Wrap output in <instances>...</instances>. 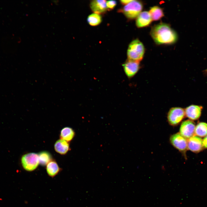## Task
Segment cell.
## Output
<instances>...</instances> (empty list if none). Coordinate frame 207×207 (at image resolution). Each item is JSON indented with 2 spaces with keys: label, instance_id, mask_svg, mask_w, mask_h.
<instances>
[{
  "label": "cell",
  "instance_id": "11",
  "mask_svg": "<svg viewBox=\"0 0 207 207\" xmlns=\"http://www.w3.org/2000/svg\"><path fill=\"white\" fill-rule=\"evenodd\" d=\"M202 108L200 106L192 105L187 107L185 110V115L190 119L195 120L200 116Z\"/></svg>",
  "mask_w": 207,
  "mask_h": 207
},
{
  "label": "cell",
  "instance_id": "5",
  "mask_svg": "<svg viewBox=\"0 0 207 207\" xmlns=\"http://www.w3.org/2000/svg\"><path fill=\"white\" fill-rule=\"evenodd\" d=\"M185 116L183 109L179 107H173L170 109L168 112V122L172 126H177Z\"/></svg>",
  "mask_w": 207,
  "mask_h": 207
},
{
  "label": "cell",
  "instance_id": "13",
  "mask_svg": "<svg viewBox=\"0 0 207 207\" xmlns=\"http://www.w3.org/2000/svg\"><path fill=\"white\" fill-rule=\"evenodd\" d=\"M54 148L57 153L61 155H65L70 150L69 144L67 141L60 139L55 142Z\"/></svg>",
  "mask_w": 207,
  "mask_h": 207
},
{
  "label": "cell",
  "instance_id": "9",
  "mask_svg": "<svg viewBox=\"0 0 207 207\" xmlns=\"http://www.w3.org/2000/svg\"><path fill=\"white\" fill-rule=\"evenodd\" d=\"M187 148L192 152L198 153L203 148L202 139L199 137L194 135L187 141Z\"/></svg>",
  "mask_w": 207,
  "mask_h": 207
},
{
  "label": "cell",
  "instance_id": "22",
  "mask_svg": "<svg viewBox=\"0 0 207 207\" xmlns=\"http://www.w3.org/2000/svg\"><path fill=\"white\" fill-rule=\"evenodd\" d=\"M131 0H121L120 1V3L123 5H126L131 1Z\"/></svg>",
  "mask_w": 207,
  "mask_h": 207
},
{
  "label": "cell",
  "instance_id": "2",
  "mask_svg": "<svg viewBox=\"0 0 207 207\" xmlns=\"http://www.w3.org/2000/svg\"><path fill=\"white\" fill-rule=\"evenodd\" d=\"M144 53L145 48L142 43L138 39H135L129 45L127 51L128 60L140 62Z\"/></svg>",
  "mask_w": 207,
  "mask_h": 207
},
{
  "label": "cell",
  "instance_id": "10",
  "mask_svg": "<svg viewBox=\"0 0 207 207\" xmlns=\"http://www.w3.org/2000/svg\"><path fill=\"white\" fill-rule=\"evenodd\" d=\"M152 20L149 12L143 11L141 12L137 17L136 25L138 28L144 27L149 25Z\"/></svg>",
  "mask_w": 207,
  "mask_h": 207
},
{
  "label": "cell",
  "instance_id": "20",
  "mask_svg": "<svg viewBox=\"0 0 207 207\" xmlns=\"http://www.w3.org/2000/svg\"><path fill=\"white\" fill-rule=\"evenodd\" d=\"M117 4L116 1L110 0L106 1V5L107 9L110 10L113 9Z\"/></svg>",
  "mask_w": 207,
  "mask_h": 207
},
{
  "label": "cell",
  "instance_id": "8",
  "mask_svg": "<svg viewBox=\"0 0 207 207\" xmlns=\"http://www.w3.org/2000/svg\"><path fill=\"white\" fill-rule=\"evenodd\" d=\"M125 74L129 78L133 77L140 69L139 62L128 60L122 65Z\"/></svg>",
  "mask_w": 207,
  "mask_h": 207
},
{
  "label": "cell",
  "instance_id": "12",
  "mask_svg": "<svg viewBox=\"0 0 207 207\" xmlns=\"http://www.w3.org/2000/svg\"><path fill=\"white\" fill-rule=\"evenodd\" d=\"M106 0H94L90 3V7L94 13L99 14H103L107 10Z\"/></svg>",
  "mask_w": 207,
  "mask_h": 207
},
{
  "label": "cell",
  "instance_id": "17",
  "mask_svg": "<svg viewBox=\"0 0 207 207\" xmlns=\"http://www.w3.org/2000/svg\"><path fill=\"white\" fill-rule=\"evenodd\" d=\"M39 163L43 166H46L52 159V156L48 152L43 151L41 152L38 154Z\"/></svg>",
  "mask_w": 207,
  "mask_h": 207
},
{
  "label": "cell",
  "instance_id": "7",
  "mask_svg": "<svg viewBox=\"0 0 207 207\" xmlns=\"http://www.w3.org/2000/svg\"><path fill=\"white\" fill-rule=\"evenodd\" d=\"M195 126L194 122L190 120L183 122L180 128V134L188 139L194 135Z\"/></svg>",
  "mask_w": 207,
  "mask_h": 207
},
{
  "label": "cell",
  "instance_id": "23",
  "mask_svg": "<svg viewBox=\"0 0 207 207\" xmlns=\"http://www.w3.org/2000/svg\"><path fill=\"white\" fill-rule=\"evenodd\" d=\"M206 72H207V69H206Z\"/></svg>",
  "mask_w": 207,
  "mask_h": 207
},
{
  "label": "cell",
  "instance_id": "16",
  "mask_svg": "<svg viewBox=\"0 0 207 207\" xmlns=\"http://www.w3.org/2000/svg\"><path fill=\"white\" fill-rule=\"evenodd\" d=\"M152 20L157 21L160 20L164 16L162 9L160 7L156 6L151 7L149 12Z\"/></svg>",
  "mask_w": 207,
  "mask_h": 207
},
{
  "label": "cell",
  "instance_id": "18",
  "mask_svg": "<svg viewBox=\"0 0 207 207\" xmlns=\"http://www.w3.org/2000/svg\"><path fill=\"white\" fill-rule=\"evenodd\" d=\"M195 134L200 137L207 135V123L204 122L199 123L195 126Z\"/></svg>",
  "mask_w": 207,
  "mask_h": 207
},
{
  "label": "cell",
  "instance_id": "3",
  "mask_svg": "<svg viewBox=\"0 0 207 207\" xmlns=\"http://www.w3.org/2000/svg\"><path fill=\"white\" fill-rule=\"evenodd\" d=\"M143 8V4L140 1L132 0L120 9V11L123 13L127 18L133 19L137 17Z\"/></svg>",
  "mask_w": 207,
  "mask_h": 207
},
{
  "label": "cell",
  "instance_id": "1",
  "mask_svg": "<svg viewBox=\"0 0 207 207\" xmlns=\"http://www.w3.org/2000/svg\"><path fill=\"white\" fill-rule=\"evenodd\" d=\"M150 33L155 42L158 44H172L178 39L175 31L168 24L163 23L154 26Z\"/></svg>",
  "mask_w": 207,
  "mask_h": 207
},
{
  "label": "cell",
  "instance_id": "14",
  "mask_svg": "<svg viewBox=\"0 0 207 207\" xmlns=\"http://www.w3.org/2000/svg\"><path fill=\"white\" fill-rule=\"evenodd\" d=\"M46 169L48 175L52 177L57 175L60 170V168L57 162L53 160L47 165Z\"/></svg>",
  "mask_w": 207,
  "mask_h": 207
},
{
  "label": "cell",
  "instance_id": "15",
  "mask_svg": "<svg viewBox=\"0 0 207 207\" xmlns=\"http://www.w3.org/2000/svg\"><path fill=\"white\" fill-rule=\"evenodd\" d=\"M75 135V132L71 128L66 127L61 131L60 137L61 139L68 142L71 141Z\"/></svg>",
  "mask_w": 207,
  "mask_h": 207
},
{
  "label": "cell",
  "instance_id": "4",
  "mask_svg": "<svg viewBox=\"0 0 207 207\" xmlns=\"http://www.w3.org/2000/svg\"><path fill=\"white\" fill-rule=\"evenodd\" d=\"M21 161L24 169L28 171L34 170L39 164L38 154L33 152L23 155L21 158Z\"/></svg>",
  "mask_w": 207,
  "mask_h": 207
},
{
  "label": "cell",
  "instance_id": "6",
  "mask_svg": "<svg viewBox=\"0 0 207 207\" xmlns=\"http://www.w3.org/2000/svg\"><path fill=\"white\" fill-rule=\"evenodd\" d=\"M170 141L172 145L181 152H184L187 148V139L179 133L172 135L170 137Z\"/></svg>",
  "mask_w": 207,
  "mask_h": 207
},
{
  "label": "cell",
  "instance_id": "19",
  "mask_svg": "<svg viewBox=\"0 0 207 207\" xmlns=\"http://www.w3.org/2000/svg\"><path fill=\"white\" fill-rule=\"evenodd\" d=\"M87 21L90 25L96 26L101 23L102 18L100 14L94 13L88 16Z\"/></svg>",
  "mask_w": 207,
  "mask_h": 207
},
{
  "label": "cell",
  "instance_id": "21",
  "mask_svg": "<svg viewBox=\"0 0 207 207\" xmlns=\"http://www.w3.org/2000/svg\"><path fill=\"white\" fill-rule=\"evenodd\" d=\"M202 143L203 147L207 148V135L202 139Z\"/></svg>",
  "mask_w": 207,
  "mask_h": 207
}]
</instances>
